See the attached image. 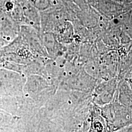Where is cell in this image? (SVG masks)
<instances>
[{"instance_id": "cell-1", "label": "cell", "mask_w": 132, "mask_h": 132, "mask_svg": "<svg viewBox=\"0 0 132 132\" xmlns=\"http://www.w3.org/2000/svg\"><path fill=\"white\" fill-rule=\"evenodd\" d=\"M101 115L110 125L111 132L132 125V110L114 101L103 106L100 109Z\"/></svg>"}, {"instance_id": "cell-8", "label": "cell", "mask_w": 132, "mask_h": 132, "mask_svg": "<svg viewBox=\"0 0 132 132\" xmlns=\"http://www.w3.org/2000/svg\"><path fill=\"white\" fill-rule=\"evenodd\" d=\"M39 10L44 11L48 9L54 4L55 0H28Z\"/></svg>"}, {"instance_id": "cell-7", "label": "cell", "mask_w": 132, "mask_h": 132, "mask_svg": "<svg viewBox=\"0 0 132 132\" xmlns=\"http://www.w3.org/2000/svg\"><path fill=\"white\" fill-rule=\"evenodd\" d=\"M17 24H25V18L22 6L20 3L15 2L13 9L8 13Z\"/></svg>"}, {"instance_id": "cell-14", "label": "cell", "mask_w": 132, "mask_h": 132, "mask_svg": "<svg viewBox=\"0 0 132 132\" xmlns=\"http://www.w3.org/2000/svg\"><path fill=\"white\" fill-rule=\"evenodd\" d=\"M129 84H130V85H131V87H132V83H129Z\"/></svg>"}, {"instance_id": "cell-13", "label": "cell", "mask_w": 132, "mask_h": 132, "mask_svg": "<svg viewBox=\"0 0 132 132\" xmlns=\"http://www.w3.org/2000/svg\"><path fill=\"white\" fill-rule=\"evenodd\" d=\"M127 3H131L132 2V0H124Z\"/></svg>"}, {"instance_id": "cell-12", "label": "cell", "mask_w": 132, "mask_h": 132, "mask_svg": "<svg viewBox=\"0 0 132 132\" xmlns=\"http://www.w3.org/2000/svg\"><path fill=\"white\" fill-rule=\"evenodd\" d=\"M13 1H14V2H16V3L20 2V4H21V3H22V2H24V1H26V0H13Z\"/></svg>"}, {"instance_id": "cell-4", "label": "cell", "mask_w": 132, "mask_h": 132, "mask_svg": "<svg viewBox=\"0 0 132 132\" xmlns=\"http://www.w3.org/2000/svg\"><path fill=\"white\" fill-rule=\"evenodd\" d=\"M115 101L132 110V88L127 80H119Z\"/></svg>"}, {"instance_id": "cell-10", "label": "cell", "mask_w": 132, "mask_h": 132, "mask_svg": "<svg viewBox=\"0 0 132 132\" xmlns=\"http://www.w3.org/2000/svg\"><path fill=\"white\" fill-rule=\"evenodd\" d=\"M114 132H132V125L123 128Z\"/></svg>"}, {"instance_id": "cell-2", "label": "cell", "mask_w": 132, "mask_h": 132, "mask_svg": "<svg viewBox=\"0 0 132 132\" xmlns=\"http://www.w3.org/2000/svg\"><path fill=\"white\" fill-rule=\"evenodd\" d=\"M119 80L118 77L111 78L99 86L95 101L100 105H106L116 101Z\"/></svg>"}, {"instance_id": "cell-5", "label": "cell", "mask_w": 132, "mask_h": 132, "mask_svg": "<svg viewBox=\"0 0 132 132\" xmlns=\"http://www.w3.org/2000/svg\"><path fill=\"white\" fill-rule=\"evenodd\" d=\"M97 6L100 11L107 15L117 14L123 9L121 4L113 0H98Z\"/></svg>"}, {"instance_id": "cell-3", "label": "cell", "mask_w": 132, "mask_h": 132, "mask_svg": "<svg viewBox=\"0 0 132 132\" xmlns=\"http://www.w3.org/2000/svg\"><path fill=\"white\" fill-rule=\"evenodd\" d=\"M20 4L22 5L24 11L25 24H28L34 28H40L41 17L39 10L28 0L24 1Z\"/></svg>"}, {"instance_id": "cell-9", "label": "cell", "mask_w": 132, "mask_h": 132, "mask_svg": "<svg viewBox=\"0 0 132 132\" xmlns=\"http://www.w3.org/2000/svg\"><path fill=\"white\" fill-rule=\"evenodd\" d=\"M76 5H77L80 8L82 9L85 6V2L84 0H72Z\"/></svg>"}, {"instance_id": "cell-11", "label": "cell", "mask_w": 132, "mask_h": 132, "mask_svg": "<svg viewBox=\"0 0 132 132\" xmlns=\"http://www.w3.org/2000/svg\"><path fill=\"white\" fill-rule=\"evenodd\" d=\"M113 1L118 3H119L120 4H121V5H122V4H123V3L125 1L124 0H113Z\"/></svg>"}, {"instance_id": "cell-6", "label": "cell", "mask_w": 132, "mask_h": 132, "mask_svg": "<svg viewBox=\"0 0 132 132\" xmlns=\"http://www.w3.org/2000/svg\"><path fill=\"white\" fill-rule=\"evenodd\" d=\"M108 124L104 117L98 113H94L90 132H109Z\"/></svg>"}]
</instances>
